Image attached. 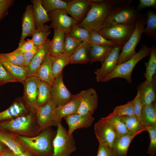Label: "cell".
<instances>
[{"mask_svg":"<svg viewBox=\"0 0 156 156\" xmlns=\"http://www.w3.org/2000/svg\"><path fill=\"white\" fill-rule=\"evenodd\" d=\"M129 0H106L98 3L89 0L90 8L79 27L90 30L98 31L103 29V24L109 15L118 5Z\"/></svg>","mask_w":156,"mask_h":156,"instance_id":"1","label":"cell"},{"mask_svg":"<svg viewBox=\"0 0 156 156\" xmlns=\"http://www.w3.org/2000/svg\"><path fill=\"white\" fill-rule=\"evenodd\" d=\"M56 133V131L49 127L34 137L16 136L21 144L34 156H52L53 142Z\"/></svg>","mask_w":156,"mask_h":156,"instance_id":"2","label":"cell"},{"mask_svg":"<svg viewBox=\"0 0 156 156\" xmlns=\"http://www.w3.org/2000/svg\"><path fill=\"white\" fill-rule=\"evenodd\" d=\"M0 130L15 135L36 136L41 132L36 114H29L11 120L0 122Z\"/></svg>","mask_w":156,"mask_h":156,"instance_id":"3","label":"cell"},{"mask_svg":"<svg viewBox=\"0 0 156 156\" xmlns=\"http://www.w3.org/2000/svg\"><path fill=\"white\" fill-rule=\"evenodd\" d=\"M133 1L129 0L117 6L104 21L103 28L118 24L137 23L142 15L141 10L130 5Z\"/></svg>","mask_w":156,"mask_h":156,"instance_id":"4","label":"cell"},{"mask_svg":"<svg viewBox=\"0 0 156 156\" xmlns=\"http://www.w3.org/2000/svg\"><path fill=\"white\" fill-rule=\"evenodd\" d=\"M150 52L151 48L147 47L145 44H142L139 51L134 56L126 62L118 64L103 82H107L115 78L120 77L125 79L129 83H131V73L135 66L140 60L148 56Z\"/></svg>","mask_w":156,"mask_h":156,"instance_id":"5","label":"cell"},{"mask_svg":"<svg viewBox=\"0 0 156 156\" xmlns=\"http://www.w3.org/2000/svg\"><path fill=\"white\" fill-rule=\"evenodd\" d=\"M57 127L53 142V151L52 156H70L76 149L73 136L69 135L61 123H59Z\"/></svg>","mask_w":156,"mask_h":156,"instance_id":"6","label":"cell"},{"mask_svg":"<svg viewBox=\"0 0 156 156\" xmlns=\"http://www.w3.org/2000/svg\"><path fill=\"white\" fill-rule=\"evenodd\" d=\"M136 23L118 24L97 31L107 40L123 47L134 31Z\"/></svg>","mask_w":156,"mask_h":156,"instance_id":"7","label":"cell"},{"mask_svg":"<svg viewBox=\"0 0 156 156\" xmlns=\"http://www.w3.org/2000/svg\"><path fill=\"white\" fill-rule=\"evenodd\" d=\"M147 18L146 14L144 13L141 15L136 23L134 31L122 48L121 51L119 55L118 64L126 62L136 54L135 48L140 40L143 29L146 23Z\"/></svg>","mask_w":156,"mask_h":156,"instance_id":"8","label":"cell"},{"mask_svg":"<svg viewBox=\"0 0 156 156\" xmlns=\"http://www.w3.org/2000/svg\"><path fill=\"white\" fill-rule=\"evenodd\" d=\"M122 47L118 44L114 46L101 63V67L94 72L97 81L103 82L115 69L118 64L120 52Z\"/></svg>","mask_w":156,"mask_h":156,"instance_id":"9","label":"cell"},{"mask_svg":"<svg viewBox=\"0 0 156 156\" xmlns=\"http://www.w3.org/2000/svg\"><path fill=\"white\" fill-rule=\"evenodd\" d=\"M94 132L99 144L105 143L112 148L117 135L107 117L102 118L95 124Z\"/></svg>","mask_w":156,"mask_h":156,"instance_id":"10","label":"cell"},{"mask_svg":"<svg viewBox=\"0 0 156 156\" xmlns=\"http://www.w3.org/2000/svg\"><path fill=\"white\" fill-rule=\"evenodd\" d=\"M63 78L62 71L55 79L54 85L51 86V100L55 107L68 103L72 99L74 96L65 86Z\"/></svg>","mask_w":156,"mask_h":156,"instance_id":"11","label":"cell"},{"mask_svg":"<svg viewBox=\"0 0 156 156\" xmlns=\"http://www.w3.org/2000/svg\"><path fill=\"white\" fill-rule=\"evenodd\" d=\"M40 81L34 76L27 77L23 84L24 92L22 99L30 112L34 114L37 109L38 85Z\"/></svg>","mask_w":156,"mask_h":156,"instance_id":"12","label":"cell"},{"mask_svg":"<svg viewBox=\"0 0 156 156\" xmlns=\"http://www.w3.org/2000/svg\"><path fill=\"white\" fill-rule=\"evenodd\" d=\"M78 94L80 98L81 101L76 114L92 116L98 104L96 91L90 88L80 92Z\"/></svg>","mask_w":156,"mask_h":156,"instance_id":"13","label":"cell"},{"mask_svg":"<svg viewBox=\"0 0 156 156\" xmlns=\"http://www.w3.org/2000/svg\"><path fill=\"white\" fill-rule=\"evenodd\" d=\"M51 22L50 28L59 29L68 33L73 27L77 24L76 21L68 15L64 10H57L48 12Z\"/></svg>","mask_w":156,"mask_h":156,"instance_id":"14","label":"cell"},{"mask_svg":"<svg viewBox=\"0 0 156 156\" xmlns=\"http://www.w3.org/2000/svg\"><path fill=\"white\" fill-rule=\"evenodd\" d=\"M55 108L51 100L44 106L37 108L36 117L41 131L52 126H58L53 119Z\"/></svg>","mask_w":156,"mask_h":156,"instance_id":"15","label":"cell"},{"mask_svg":"<svg viewBox=\"0 0 156 156\" xmlns=\"http://www.w3.org/2000/svg\"><path fill=\"white\" fill-rule=\"evenodd\" d=\"M90 7L89 0H74L68 2L65 10L78 24L86 16Z\"/></svg>","mask_w":156,"mask_h":156,"instance_id":"16","label":"cell"},{"mask_svg":"<svg viewBox=\"0 0 156 156\" xmlns=\"http://www.w3.org/2000/svg\"><path fill=\"white\" fill-rule=\"evenodd\" d=\"M30 112L22 97H19L15 100L8 108L0 112V122L14 119Z\"/></svg>","mask_w":156,"mask_h":156,"instance_id":"17","label":"cell"},{"mask_svg":"<svg viewBox=\"0 0 156 156\" xmlns=\"http://www.w3.org/2000/svg\"><path fill=\"white\" fill-rule=\"evenodd\" d=\"M143 106L148 105L156 102V77L155 75L151 81L146 80L138 87Z\"/></svg>","mask_w":156,"mask_h":156,"instance_id":"18","label":"cell"},{"mask_svg":"<svg viewBox=\"0 0 156 156\" xmlns=\"http://www.w3.org/2000/svg\"><path fill=\"white\" fill-rule=\"evenodd\" d=\"M81 99L78 94L74 95L72 99L64 105L55 107L53 112V120L58 125L62 119L69 115L76 114L79 107Z\"/></svg>","mask_w":156,"mask_h":156,"instance_id":"19","label":"cell"},{"mask_svg":"<svg viewBox=\"0 0 156 156\" xmlns=\"http://www.w3.org/2000/svg\"><path fill=\"white\" fill-rule=\"evenodd\" d=\"M36 29L32 5H28L26 6L23 16L22 32L18 46L22 45L26 37L32 36Z\"/></svg>","mask_w":156,"mask_h":156,"instance_id":"20","label":"cell"},{"mask_svg":"<svg viewBox=\"0 0 156 156\" xmlns=\"http://www.w3.org/2000/svg\"><path fill=\"white\" fill-rule=\"evenodd\" d=\"M68 127L69 135H72L74 131L78 129L87 128L90 126L94 118L91 116L77 114H71L64 118Z\"/></svg>","mask_w":156,"mask_h":156,"instance_id":"21","label":"cell"},{"mask_svg":"<svg viewBox=\"0 0 156 156\" xmlns=\"http://www.w3.org/2000/svg\"><path fill=\"white\" fill-rule=\"evenodd\" d=\"M50 40L48 39L42 45L28 65L25 67L27 77L34 76L37 70L44 62L49 55V44Z\"/></svg>","mask_w":156,"mask_h":156,"instance_id":"22","label":"cell"},{"mask_svg":"<svg viewBox=\"0 0 156 156\" xmlns=\"http://www.w3.org/2000/svg\"><path fill=\"white\" fill-rule=\"evenodd\" d=\"M53 59V57L49 55L37 70L34 75L40 80L47 83L51 86L54 85L55 81L52 69Z\"/></svg>","mask_w":156,"mask_h":156,"instance_id":"23","label":"cell"},{"mask_svg":"<svg viewBox=\"0 0 156 156\" xmlns=\"http://www.w3.org/2000/svg\"><path fill=\"white\" fill-rule=\"evenodd\" d=\"M0 142L12 151L16 156L26 150L18 141L16 135L0 130Z\"/></svg>","mask_w":156,"mask_h":156,"instance_id":"24","label":"cell"},{"mask_svg":"<svg viewBox=\"0 0 156 156\" xmlns=\"http://www.w3.org/2000/svg\"><path fill=\"white\" fill-rule=\"evenodd\" d=\"M90 45L88 42H82L69 57L70 64H86L90 61Z\"/></svg>","mask_w":156,"mask_h":156,"instance_id":"25","label":"cell"},{"mask_svg":"<svg viewBox=\"0 0 156 156\" xmlns=\"http://www.w3.org/2000/svg\"><path fill=\"white\" fill-rule=\"evenodd\" d=\"M66 33L59 29H54L53 37L49 44V55L54 57L63 53L64 38Z\"/></svg>","mask_w":156,"mask_h":156,"instance_id":"26","label":"cell"},{"mask_svg":"<svg viewBox=\"0 0 156 156\" xmlns=\"http://www.w3.org/2000/svg\"><path fill=\"white\" fill-rule=\"evenodd\" d=\"M138 134L129 132L117 137L112 146L117 156H127L128 148L131 141Z\"/></svg>","mask_w":156,"mask_h":156,"instance_id":"27","label":"cell"},{"mask_svg":"<svg viewBox=\"0 0 156 156\" xmlns=\"http://www.w3.org/2000/svg\"><path fill=\"white\" fill-rule=\"evenodd\" d=\"M140 124L144 127H156V103L142 107Z\"/></svg>","mask_w":156,"mask_h":156,"instance_id":"28","label":"cell"},{"mask_svg":"<svg viewBox=\"0 0 156 156\" xmlns=\"http://www.w3.org/2000/svg\"><path fill=\"white\" fill-rule=\"evenodd\" d=\"M36 28L51 21L48 12L42 6L41 0H31Z\"/></svg>","mask_w":156,"mask_h":156,"instance_id":"29","label":"cell"},{"mask_svg":"<svg viewBox=\"0 0 156 156\" xmlns=\"http://www.w3.org/2000/svg\"><path fill=\"white\" fill-rule=\"evenodd\" d=\"M0 62L17 82L23 83L27 78L25 67L19 66L1 60Z\"/></svg>","mask_w":156,"mask_h":156,"instance_id":"30","label":"cell"},{"mask_svg":"<svg viewBox=\"0 0 156 156\" xmlns=\"http://www.w3.org/2000/svg\"><path fill=\"white\" fill-rule=\"evenodd\" d=\"M51 86L45 82L40 81L38 85L37 108L44 106L51 100Z\"/></svg>","mask_w":156,"mask_h":156,"instance_id":"31","label":"cell"},{"mask_svg":"<svg viewBox=\"0 0 156 156\" xmlns=\"http://www.w3.org/2000/svg\"><path fill=\"white\" fill-rule=\"evenodd\" d=\"M114 46L104 45L90 46V62L92 63L96 61L102 63L105 57Z\"/></svg>","mask_w":156,"mask_h":156,"instance_id":"32","label":"cell"},{"mask_svg":"<svg viewBox=\"0 0 156 156\" xmlns=\"http://www.w3.org/2000/svg\"><path fill=\"white\" fill-rule=\"evenodd\" d=\"M150 56L148 61L145 62L146 71L143 74L146 81H151L153 76L156 75V48L154 45L151 48Z\"/></svg>","mask_w":156,"mask_h":156,"instance_id":"33","label":"cell"},{"mask_svg":"<svg viewBox=\"0 0 156 156\" xmlns=\"http://www.w3.org/2000/svg\"><path fill=\"white\" fill-rule=\"evenodd\" d=\"M146 25L143 33L147 37L156 40V14L152 10H148L147 14Z\"/></svg>","mask_w":156,"mask_h":156,"instance_id":"34","label":"cell"},{"mask_svg":"<svg viewBox=\"0 0 156 156\" xmlns=\"http://www.w3.org/2000/svg\"><path fill=\"white\" fill-rule=\"evenodd\" d=\"M50 29L45 24L36 28L31 39L35 45L40 46L47 41L51 33Z\"/></svg>","mask_w":156,"mask_h":156,"instance_id":"35","label":"cell"},{"mask_svg":"<svg viewBox=\"0 0 156 156\" xmlns=\"http://www.w3.org/2000/svg\"><path fill=\"white\" fill-rule=\"evenodd\" d=\"M53 58L52 69L53 76L56 79L63 71V68L70 63V60L69 57H66L63 53L58 54Z\"/></svg>","mask_w":156,"mask_h":156,"instance_id":"36","label":"cell"},{"mask_svg":"<svg viewBox=\"0 0 156 156\" xmlns=\"http://www.w3.org/2000/svg\"><path fill=\"white\" fill-rule=\"evenodd\" d=\"M120 117L129 132L139 134L146 131L145 127L140 123L135 117L128 116Z\"/></svg>","mask_w":156,"mask_h":156,"instance_id":"37","label":"cell"},{"mask_svg":"<svg viewBox=\"0 0 156 156\" xmlns=\"http://www.w3.org/2000/svg\"><path fill=\"white\" fill-rule=\"evenodd\" d=\"M81 42L71 37L68 33H66L63 54L66 57H70Z\"/></svg>","mask_w":156,"mask_h":156,"instance_id":"38","label":"cell"},{"mask_svg":"<svg viewBox=\"0 0 156 156\" xmlns=\"http://www.w3.org/2000/svg\"><path fill=\"white\" fill-rule=\"evenodd\" d=\"M88 42L90 46H112L117 44L111 40L106 39L99 34L97 31L93 30L90 31Z\"/></svg>","mask_w":156,"mask_h":156,"instance_id":"39","label":"cell"},{"mask_svg":"<svg viewBox=\"0 0 156 156\" xmlns=\"http://www.w3.org/2000/svg\"><path fill=\"white\" fill-rule=\"evenodd\" d=\"M3 60L14 65L25 67L23 55L14 51L9 53H0V61Z\"/></svg>","mask_w":156,"mask_h":156,"instance_id":"40","label":"cell"},{"mask_svg":"<svg viewBox=\"0 0 156 156\" xmlns=\"http://www.w3.org/2000/svg\"><path fill=\"white\" fill-rule=\"evenodd\" d=\"M110 114L113 116H128L135 117L133 100L128 101L124 105L117 106L113 112Z\"/></svg>","mask_w":156,"mask_h":156,"instance_id":"41","label":"cell"},{"mask_svg":"<svg viewBox=\"0 0 156 156\" xmlns=\"http://www.w3.org/2000/svg\"><path fill=\"white\" fill-rule=\"evenodd\" d=\"M107 117L114 128L117 137L129 132L120 116H113L109 114Z\"/></svg>","mask_w":156,"mask_h":156,"instance_id":"42","label":"cell"},{"mask_svg":"<svg viewBox=\"0 0 156 156\" xmlns=\"http://www.w3.org/2000/svg\"><path fill=\"white\" fill-rule=\"evenodd\" d=\"M90 31L76 24L68 33L71 37L82 42H88Z\"/></svg>","mask_w":156,"mask_h":156,"instance_id":"43","label":"cell"},{"mask_svg":"<svg viewBox=\"0 0 156 156\" xmlns=\"http://www.w3.org/2000/svg\"><path fill=\"white\" fill-rule=\"evenodd\" d=\"M42 6L47 12L57 10H64L68 2L61 0H41Z\"/></svg>","mask_w":156,"mask_h":156,"instance_id":"44","label":"cell"},{"mask_svg":"<svg viewBox=\"0 0 156 156\" xmlns=\"http://www.w3.org/2000/svg\"><path fill=\"white\" fill-rule=\"evenodd\" d=\"M146 131L149 133L150 142L147 153L151 156H153L156 153V127H145Z\"/></svg>","mask_w":156,"mask_h":156,"instance_id":"45","label":"cell"},{"mask_svg":"<svg viewBox=\"0 0 156 156\" xmlns=\"http://www.w3.org/2000/svg\"><path fill=\"white\" fill-rule=\"evenodd\" d=\"M16 82L17 81L10 75L0 62V86L8 83Z\"/></svg>","mask_w":156,"mask_h":156,"instance_id":"46","label":"cell"},{"mask_svg":"<svg viewBox=\"0 0 156 156\" xmlns=\"http://www.w3.org/2000/svg\"><path fill=\"white\" fill-rule=\"evenodd\" d=\"M96 156H117L113 148L105 143L99 144Z\"/></svg>","mask_w":156,"mask_h":156,"instance_id":"47","label":"cell"},{"mask_svg":"<svg viewBox=\"0 0 156 156\" xmlns=\"http://www.w3.org/2000/svg\"><path fill=\"white\" fill-rule=\"evenodd\" d=\"M133 101L135 116L140 123L142 106L140 94L138 91Z\"/></svg>","mask_w":156,"mask_h":156,"instance_id":"48","label":"cell"},{"mask_svg":"<svg viewBox=\"0 0 156 156\" xmlns=\"http://www.w3.org/2000/svg\"><path fill=\"white\" fill-rule=\"evenodd\" d=\"M35 46L31 39H27L24 41L21 46H18L14 51L23 54L33 49Z\"/></svg>","mask_w":156,"mask_h":156,"instance_id":"49","label":"cell"},{"mask_svg":"<svg viewBox=\"0 0 156 156\" xmlns=\"http://www.w3.org/2000/svg\"><path fill=\"white\" fill-rule=\"evenodd\" d=\"M40 46L35 45L33 49L23 54L25 67H27L28 65L33 57L39 50Z\"/></svg>","mask_w":156,"mask_h":156,"instance_id":"50","label":"cell"},{"mask_svg":"<svg viewBox=\"0 0 156 156\" xmlns=\"http://www.w3.org/2000/svg\"><path fill=\"white\" fill-rule=\"evenodd\" d=\"M14 2L12 0H0V15L4 17Z\"/></svg>","mask_w":156,"mask_h":156,"instance_id":"51","label":"cell"},{"mask_svg":"<svg viewBox=\"0 0 156 156\" xmlns=\"http://www.w3.org/2000/svg\"><path fill=\"white\" fill-rule=\"evenodd\" d=\"M140 3L137 8L141 10L147 7H152L156 9V0H140Z\"/></svg>","mask_w":156,"mask_h":156,"instance_id":"52","label":"cell"},{"mask_svg":"<svg viewBox=\"0 0 156 156\" xmlns=\"http://www.w3.org/2000/svg\"><path fill=\"white\" fill-rule=\"evenodd\" d=\"M0 156H16L14 153L7 148L1 153Z\"/></svg>","mask_w":156,"mask_h":156,"instance_id":"53","label":"cell"},{"mask_svg":"<svg viewBox=\"0 0 156 156\" xmlns=\"http://www.w3.org/2000/svg\"><path fill=\"white\" fill-rule=\"evenodd\" d=\"M16 156H34L31 152L27 149L22 153Z\"/></svg>","mask_w":156,"mask_h":156,"instance_id":"54","label":"cell"},{"mask_svg":"<svg viewBox=\"0 0 156 156\" xmlns=\"http://www.w3.org/2000/svg\"><path fill=\"white\" fill-rule=\"evenodd\" d=\"M7 147L0 142V154Z\"/></svg>","mask_w":156,"mask_h":156,"instance_id":"55","label":"cell"},{"mask_svg":"<svg viewBox=\"0 0 156 156\" xmlns=\"http://www.w3.org/2000/svg\"><path fill=\"white\" fill-rule=\"evenodd\" d=\"M4 17L3 16H2L1 15H0V21L2 19V18H3Z\"/></svg>","mask_w":156,"mask_h":156,"instance_id":"56","label":"cell"},{"mask_svg":"<svg viewBox=\"0 0 156 156\" xmlns=\"http://www.w3.org/2000/svg\"></svg>","mask_w":156,"mask_h":156,"instance_id":"57","label":"cell"},{"mask_svg":"<svg viewBox=\"0 0 156 156\" xmlns=\"http://www.w3.org/2000/svg\"></svg>","mask_w":156,"mask_h":156,"instance_id":"58","label":"cell"}]
</instances>
